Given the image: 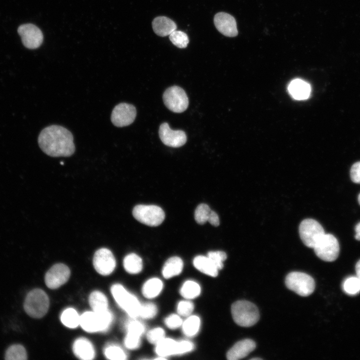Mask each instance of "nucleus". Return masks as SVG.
I'll list each match as a JSON object with an SVG mask.
<instances>
[{
  "instance_id": "79ce46f5",
  "label": "nucleus",
  "mask_w": 360,
  "mask_h": 360,
  "mask_svg": "<svg viewBox=\"0 0 360 360\" xmlns=\"http://www.w3.org/2000/svg\"><path fill=\"white\" fill-rule=\"evenodd\" d=\"M193 344L188 340L178 342L176 354H182L188 352L194 348Z\"/></svg>"
},
{
  "instance_id": "4c0bfd02",
  "label": "nucleus",
  "mask_w": 360,
  "mask_h": 360,
  "mask_svg": "<svg viewBox=\"0 0 360 360\" xmlns=\"http://www.w3.org/2000/svg\"><path fill=\"white\" fill-rule=\"evenodd\" d=\"M127 332L141 336L145 330L144 326L140 322L136 320L130 321L126 324Z\"/></svg>"
},
{
  "instance_id": "f704fd0d",
  "label": "nucleus",
  "mask_w": 360,
  "mask_h": 360,
  "mask_svg": "<svg viewBox=\"0 0 360 360\" xmlns=\"http://www.w3.org/2000/svg\"><path fill=\"white\" fill-rule=\"evenodd\" d=\"M156 306L150 302L141 304L139 316L143 318H154L157 313Z\"/></svg>"
},
{
  "instance_id": "7ed1b4c3",
  "label": "nucleus",
  "mask_w": 360,
  "mask_h": 360,
  "mask_svg": "<svg viewBox=\"0 0 360 360\" xmlns=\"http://www.w3.org/2000/svg\"><path fill=\"white\" fill-rule=\"evenodd\" d=\"M231 312L234 322L240 326L250 327L258 320L260 314L257 306L246 300H238L232 306Z\"/></svg>"
},
{
  "instance_id": "423d86ee",
  "label": "nucleus",
  "mask_w": 360,
  "mask_h": 360,
  "mask_svg": "<svg viewBox=\"0 0 360 360\" xmlns=\"http://www.w3.org/2000/svg\"><path fill=\"white\" fill-rule=\"evenodd\" d=\"M318 257L326 262L335 260L340 252L339 243L336 238L330 234H324L312 248Z\"/></svg>"
},
{
  "instance_id": "e433bc0d",
  "label": "nucleus",
  "mask_w": 360,
  "mask_h": 360,
  "mask_svg": "<svg viewBox=\"0 0 360 360\" xmlns=\"http://www.w3.org/2000/svg\"><path fill=\"white\" fill-rule=\"evenodd\" d=\"M164 330L161 328H156L150 330L146 338L150 343L156 344L164 338Z\"/></svg>"
},
{
  "instance_id": "c03bdc74",
  "label": "nucleus",
  "mask_w": 360,
  "mask_h": 360,
  "mask_svg": "<svg viewBox=\"0 0 360 360\" xmlns=\"http://www.w3.org/2000/svg\"><path fill=\"white\" fill-rule=\"evenodd\" d=\"M212 225L217 226L220 224V220L217 214L213 210H211L208 220Z\"/></svg>"
},
{
  "instance_id": "f03ea898",
  "label": "nucleus",
  "mask_w": 360,
  "mask_h": 360,
  "mask_svg": "<svg viewBox=\"0 0 360 360\" xmlns=\"http://www.w3.org/2000/svg\"><path fill=\"white\" fill-rule=\"evenodd\" d=\"M49 304V298L45 292L40 288H34L27 294L24 308L30 317L40 318L46 314Z\"/></svg>"
},
{
  "instance_id": "5701e85b",
  "label": "nucleus",
  "mask_w": 360,
  "mask_h": 360,
  "mask_svg": "<svg viewBox=\"0 0 360 360\" xmlns=\"http://www.w3.org/2000/svg\"><path fill=\"white\" fill-rule=\"evenodd\" d=\"M178 342L170 338H164L156 344L155 352L160 357L176 354Z\"/></svg>"
},
{
  "instance_id": "c756f323",
  "label": "nucleus",
  "mask_w": 360,
  "mask_h": 360,
  "mask_svg": "<svg viewBox=\"0 0 360 360\" xmlns=\"http://www.w3.org/2000/svg\"><path fill=\"white\" fill-rule=\"evenodd\" d=\"M200 293V287L196 282L192 280L186 281L180 290V294L186 299H193L198 296Z\"/></svg>"
},
{
  "instance_id": "b1692460",
  "label": "nucleus",
  "mask_w": 360,
  "mask_h": 360,
  "mask_svg": "<svg viewBox=\"0 0 360 360\" xmlns=\"http://www.w3.org/2000/svg\"><path fill=\"white\" fill-rule=\"evenodd\" d=\"M90 305L94 312H100L108 310V301L106 296L101 292L94 291L90 295Z\"/></svg>"
},
{
  "instance_id": "7c9ffc66",
  "label": "nucleus",
  "mask_w": 360,
  "mask_h": 360,
  "mask_svg": "<svg viewBox=\"0 0 360 360\" xmlns=\"http://www.w3.org/2000/svg\"><path fill=\"white\" fill-rule=\"evenodd\" d=\"M342 288L346 294L354 296L360 292V280L356 276H351L344 280Z\"/></svg>"
},
{
  "instance_id": "20e7f679",
  "label": "nucleus",
  "mask_w": 360,
  "mask_h": 360,
  "mask_svg": "<svg viewBox=\"0 0 360 360\" xmlns=\"http://www.w3.org/2000/svg\"><path fill=\"white\" fill-rule=\"evenodd\" d=\"M285 284L288 288L302 296H310L315 288L314 278L307 274L300 272L289 273L286 277Z\"/></svg>"
},
{
  "instance_id": "f8f14e48",
  "label": "nucleus",
  "mask_w": 360,
  "mask_h": 360,
  "mask_svg": "<svg viewBox=\"0 0 360 360\" xmlns=\"http://www.w3.org/2000/svg\"><path fill=\"white\" fill-rule=\"evenodd\" d=\"M18 32L20 36L24 46L30 49L38 48L44 40L43 34L36 26L27 24L20 26Z\"/></svg>"
},
{
  "instance_id": "a878e982",
  "label": "nucleus",
  "mask_w": 360,
  "mask_h": 360,
  "mask_svg": "<svg viewBox=\"0 0 360 360\" xmlns=\"http://www.w3.org/2000/svg\"><path fill=\"white\" fill-rule=\"evenodd\" d=\"M123 264L125 270L132 274L139 273L142 268V258L134 253L128 254L125 256Z\"/></svg>"
},
{
  "instance_id": "ea45409f",
  "label": "nucleus",
  "mask_w": 360,
  "mask_h": 360,
  "mask_svg": "<svg viewBox=\"0 0 360 360\" xmlns=\"http://www.w3.org/2000/svg\"><path fill=\"white\" fill-rule=\"evenodd\" d=\"M124 345L129 349L134 350L138 348L140 344V336L130 332H127L124 338Z\"/></svg>"
},
{
  "instance_id": "2f4dec72",
  "label": "nucleus",
  "mask_w": 360,
  "mask_h": 360,
  "mask_svg": "<svg viewBox=\"0 0 360 360\" xmlns=\"http://www.w3.org/2000/svg\"><path fill=\"white\" fill-rule=\"evenodd\" d=\"M169 36L171 42L179 48H186L189 42L188 35L183 32L176 30Z\"/></svg>"
},
{
  "instance_id": "f257e3e1",
  "label": "nucleus",
  "mask_w": 360,
  "mask_h": 360,
  "mask_svg": "<svg viewBox=\"0 0 360 360\" xmlns=\"http://www.w3.org/2000/svg\"><path fill=\"white\" fill-rule=\"evenodd\" d=\"M38 144L43 152L52 157L70 156L75 151L72 134L58 125L44 128L38 137Z\"/></svg>"
},
{
  "instance_id": "4be33fe9",
  "label": "nucleus",
  "mask_w": 360,
  "mask_h": 360,
  "mask_svg": "<svg viewBox=\"0 0 360 360\" xmlns=\"http://www.w3.org/2000/svg\"><path fill=\"white\" fill-rule=\"evenodd\" d=\"M183 268V262L178 256H172L164 263L162 270V274L166 278H170L178 275Z\"/></svg>"
},
{
  "instance_id": "cd10ccee",
  "label": "nucleus",
  "mask_w": 360,
  "mask_h": 360,
  "mask_svg": "<svg viewBox=\"0 0 360 360\" xmlns=\"http://www.w3.org/2000/svg\"><path fill=\"white\" fill-rule=\"evenodd\" d=\"M60 320L66 327L74 328L80 324V316L74 309L68 308L62 312Z\"/></svg>"
},
{
  "instance_id": "49530a36",
  "label": "nucleus",
  "mask_w": 360,
  "mask_h": 360,
  "mask_svg": "<svg viewBox=\"0 0 360 360\" xmlns=\"http://www.w3.org/2000/svg\"><path fill=\"white\" fill-rule=\"evenodd\" d=\"M356 276L360 280V260L356 264Z\"/></svg>"
},
{
  "instance_id": "a18cd8bd",
  "label": "nucleus",
  "mask_w": 360,
  "mask_h": 360,
  "mask_svg": "<svg viewBox=\"0 0 360 360\" xmlns=\"http://www.w3.org/2000/svg\"><path fill=\"white\" fill-rule=\"evenodd\" d=\"M355 238L360 241V222H359L355 227Z\"/></svg>"
},
{
  "instance_id": "c9c22d12",
  "label": "nucleus",
  "mask_w": 360,
  "mask_h": 360,
  "mask_svg": "<svg viewBox=\"0 0 360 360\" xmlns=\"http://www.w3.org/2000/svg\"><path fill=\"white\" fill-rule=\"evenodd\" d=\"M207 256L213 262L218 270L222 268L223 262L227 258L226 252L222 251L210 252H208Z\"/></svg>"
},
{
  "instance_id": "6ab92c4d",
  "label": "nucleus",
  "mask_w": 360,
  "mask_h": 360,
  "mask_svg": "<svg viewBox=\"0 0 360 360\" xmlns=\"http://www.w3.org/2000/svg\"><path fill=\"white\" fill-rule=\"evenodd\" d=\"M154 32L158 36H166L176 30V23L170 18L164 16L156 17L152 22Z\"/></svg>"
},
{
  "instance_id": "a211bd4d",
  "label": "nucleus",
  "mask_w": 360,
  "mask_h": 360,
  "mask_svg": "<svg viewBox=\"0 0 360 360\" xmlns=\"http://www.w3.org/2000/svg\"><path fill=\"white\" fill-rule=\"evenodd\" d=\"M72 350L75 356L83 360H92L95 356V350L92 344L87 339L80 338L73 344Z\"/></svg>"
},
{
  "instance_id": "09e8293b",
  "label": "nucleus",
  "mask_w": 360,
  "mask_h": 360,
  "mask_svg": "<svg viewBox=\"0 0 360 360\" xmlns=\"http://www.w3.org/2000/svg\"><path fill=\"white\" fill-rule=\"evenodd\" d=\"M358 203H359V204H360V194H359V195H358Z\"/></svg>"
},
{
  "instance_id": "dca6fc26",
  "label": "nucleus",
  "mask_w": 360,
  "mask_h": 360,
  "mask_svg": "<svg viewBox=\"0 0 360 360\" xmlns=\"http://www.w3.org/2000/svg\"><path fill=\"white\" fill-rule=\"evenodd\" d=\"M255 342L251 339H244L235 344L226 354L229 360H238L246 356L256 348Z\"/></svg>"
},
{
  "instance_id": "0eeeda50",
  "label": "nucleus",
  "mask_w": 360,
  "mask_h": 360,
  "mask_svg": "<svg viewBox=\"0 0 360 360\" xmlns=\"http://www.w3.org/2000/svg\"><path fill=\"white\" fill-rule=\"evenodd\" d=\"M132 215L140 222L150 226L160 225L165 218L162 209L156 205H136L133 208Z\"/></svg>"
},
{
  "instance_id": "9d476101",
  "label": "nucleus",
  "mask_w": 360,
  "mask_h": 360,
  "mask_svg": "<svg viewBox=\"0 0 360 360\" xmlns=\"http://www.w3.org/2000/svg\"><path fill=\"white\" fill-rule=\"evenodd\" d=\"M136 114L134 106L127 103H120L114 106L112 114L111 121L117 127L130 125L134 120Z\"/></svg>"
},
{
  "instance_id": "37998d69",
  "label": "nucleus",
  "mask_w": 360,
  "mask_h": 360,
  "mask_svg": "<svg viewBox=\"0 0 360 360\" xmlns=\"http://www.w3.org/2000/svg\"><path fill=\"white\" fill-rule=\"evenodd\" d=\"M350 176L352 182L360 184V162H355L352 166Z\"/></svg>"
},
{
  "instance_id": "f3484780",
  "label": "nucleus",
  "mask_w": 360,
  "mask_h": 360,
  "mask_svg": "<svg viewBox=\"0 0 360 360\" xmlns=\"http://www.w3.org/2000/svg\"><path fill=\"white\" fill-rule=\"evenodd\" d=\"M80 324L86 332H104V328L100 315L94 311L86 312L80 316Z\"/></svg>"
},
{
  "instance_id": "ddd939ff",
  "label": "nucleus",
  "mask_w": 360,
  "mask_h": 360,
  "mask_svg": "<svg viewBox=\"0 0 360 360\" xmlns=\"http://www.w3.org/2000/svg\"><path fill=\"white\" fill-rule=\"evenodd\" d=\"M70 274V270L66 265L63 264H56L46 274V284L50 289L58 288L67 282Z\"/></svg>"
},
{
  "instance_id": "473e14b6",
  "label": "nucleus",
  "mask_w": 360,
  "mask_h": 360,
  "mask_svg": "<svg viewBox=\"0 0 360 360\" xmlns=\"http://www.w3.org/2000/svg\"><path fill=\"white\" fill-rule=\"evenodd\" d=\"M210 206L205 204H200L194 212V219L200 224H204L208 220L211 212Z\"/></svg>"
},
{
  "instance_id": "39448f33",
  "label": "nucleus",
  "mask_w": 360,
  "mask_h": 360,
  "mask_svg": "<svg viewBox=\"0 0 360 360\" xmlns=\"http://www.w3.org/2000/svg\"><path fill=\"white\" fill-rule=\"evenodd\" d=\"M111 292L116 302L132 318L139 316L140 304L133 294L129 293L120 284H114Z\"/></svg>"
},
{
  "instance_id": "c85d7f7f",
  "label": "nucleus",
  "mask_w": 360,
  "mask_h": 360,
  "mask_svg": "<svg viewBox=\"0 0 360 360\" xmlns=\"http://www.w3.org/2000/svg\"><path fill=\"white\" fill-rule=\"evenodd\" d=\"M4 358L7 360H25L28 358L24 347L20 344L9 346L6 351Z\"/></svg>"
},
{
  "instance_id": "2eb2a0df",
  "label": "nucleus",
  "mask_w": 360,
  "mask_h": 360,
  "mask_svg": "<svg viewBox=\"0 0 360 360\" xmlns=\"http://www.w3.org/2000/svg\"><path fill=\"white\" fill-rule=\"evenodd\" d=\"M216 29L223 35L228 37H234L238 34L236 22L232 15L224 12L217 13L214 19Z\"/></svg>"
},
{
  "instance_id": "72a5a7b5",
  "label": "nucleus",
  "mask_w": 360,
  "mask_h": 360,
  "mask_svg": "<svg viewBox=\"0 0 360 360\" xmlns=\"http://www.w3.org/2000/svg\"><path fill=\"white\" fill-rule=\"evenodd\" d=\"M104 354L108 358L112 360H124L126 358V355L124 351L116 346L107 347L104 350Z\"/></svg>"
},
{
  "instance_id": "aec40b11",
  "label": "nucleus",
  "mask_w": 360,
  "mask_h": 360,
  "mask_svg": "<svg viewBox=\"0 0 360 360\" xmlns=\"http://www.w3.org/2000/svg\"><path fill=\"white\" fill-rule=\"evenodd\" d=\"M288 90L294 99L302 100L309 97L311 88L307 82L300 79H295L290 83Z\"/></svg>"
},
{
  "instance_id": "58836bf2",
  "label": "nucleus",
  "mask_w": 360,
  "mask_h": 360,
  "mask_svg": "<svg viewBox=\"0 0 360 360\" xmlns=\"http://www.w3.org/2000/svg\"><path fill=\"white\" fill-rule=\"evenodd\" d=\"M194 308L193 304L188 300L180 302L177 306V312L180 316H188L192 313Z\"/></svg>"
},
{
  "instance_id": "393cba45",
  "label": "nucleus",
  "mask_w": 360,
  "mask_h": 360,
  "mask_svg": "<svg viewBox=\"0 0 360 360\" xmlns=\"http://www.w3.org/2000/svg\"><path fill=\"white\" fill-rule=\"evenodd\" d=\"M163 288V284L158 278H152L148 280L143 285L142 293L146 298H152L158 296Z\"/></svg>"
},
{
  "instance_id": "a19ab883",
  "label": "nucleus",
  "mask_w": 360,
  "mask_h": 360,
  "mask_svg": "<svg viewBox=\"0 0 360 360\" xmlns=\"http://www.w3.org/2000/svg\"><path fill=\"white\" fill-rule=\"evenodd\" d=\"M164 323L168 328L176 329L182 325V320L178 315L172 314L165 318Z\"/></svg>"
},
{
  "instance_id": "1a4fd4ad",
  "label": "nucleus",
  "mask_w": 360,
  "mask_h": 360,
  "mask_svg": "<svg viewBox=\"0 0 360 360\" xmlns=\"http://www.w3.org/2000/svg\"><path fill=\"white\" fill-rule=\"evenodd\" d=\"M325 234L322 225L312 218L304 220L299 226V234L303 244L313 248L318 240Z\"/></svg>"
},
{
  "instance_id": "4468645a",
  "label": "nucleus",
  "mask_w": 360,
  "mask_h": 360,
  "mask_svg": "<svg viewBox=\"0 0 360 360\" xmlns=\"http://www.w3.org/2000/svg\"><path fill=\"white\" fill-rule=\"evenodd\" d=\"M159 136L165 145L172 148L182 146L185 144L187 140L186 135L184 131L172 130L166 122L160 126Z\"/></svg>"
},
{
  "instance_id": "de8ad7c7",
  "label": "nucleus",
  "mask_w": 360,
  "mask_h": 360,
  "mask_svg": "<svg viewBox=\"0 0 360 360\" xmlns=\"http://www.w3.org/2000/svg\"><path fill=\"white\" fill-rule=\"evenodd\" d=\"M250 360H262V358H251Z\"/></svg>"
},
{
  "instance_id": "9b49d317",
  "label": "nucleus",
  "mask_w": 360,
  "mask_h": 360,
  "mask_svg": "<svg viewBox=\"0 0 360 360\" xmlns=\"http://www.w3.org/2000/svg\"><path fill=\"white\" fill-rule=\"evenodd\" d=\"M93 265L98 273L102 276H108L113 272L116 268V259L110 250L102 248L94 253Z\"/></svg>"
},
{
  "instance_id": "412c9836",
  "label": "nucleus",
  "mask_w": 360,
  "mask_h": 360,
  "mask_svg": "<svg viewBox=\"0 0 360 360\" xmlns=\"http://www.w3.org/2000/svg\"><path fill=\"white\" fill-rule=\"evenodd\" d=\"M193 264L196 269L206 275L216 277L218 274V268L208 256H196L193 260Z\"/></svg>"
},
{
  "instance_id": "6e6552de",
  "label": "nucleus",
  "mask_w": 360,
  "mask_h": 360,
  "mask_svg": "<svg viewBox=\"0 0 360 360\" xmlns=\"http://www.w3.org/2000/svg\"><path fill=\"white\" fill-rule=\"evenodd\" d=\"M163 100L170 110L176 113L184 112L188 106V100L185 91L176 86L166 90L163 94Z\"/></svg>"
},
{
  "instance_id": "bb28decb",
  "label": "nucleus",
  "mask_w": 360,
  "mask_h": 360,
  "mask_svg": "<svg viewBox=\"0 0 360 360\" xmlns=\"http://www.w3.org/2000/svg\"><path fill=\"white\" fill-rule=\"evenodd\" d=\"M200 325V320L196 316H190L182 324V330L187 336L192 337L198 332Z\"/></svg>"
}]
</instances>
